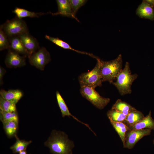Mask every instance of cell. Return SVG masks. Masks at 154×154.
Here are the masks:
<instances>
[{"label":"cell","instance_id":"obj_28","mask_svg":"<svg viewBox=\"0 0 154 154\" xmlns=\"http://www.w3.org/2000/svg\"><path fill=\"white\" fill-rule=\"evenodd\" d=\"M69 1L74 14L76 13L80 8L84 5L87 1L85 0H69Z\"/></svg>","mask_w":154,"mask_h":154},{"label":"cell","instance_id":"obj_4","mask_svg":"<svg viewBox=\"0 0 154 154\" xmlns=\"http://www.w3.org/2000/svg\"><path fill=\"white\" fill-rule=\"evenodd\" d=\"M95 67L90 71L82 73L78 77L81 87L88 86L95 88L102 86V82L100 72L101 60L98 58Z\"/></svg>","mask_w":154,"mask_h":154},{"label":"cell","instance_id":"obj_22","mask_svg":"<svg viewBox=\"0 0 154 154\" xmlns=\"http://www.w3.org/2000/svg\"><path fill=\"white\" fill-rule=\"evenodd\" d=\"M15 136L16 139V142L10 147V149L12 150L13 153L15 154L26 150L27 146L32 142L31 140L26 141L20 140L16 135Z\"/></svg>","mask_w":154,"mask_h":154},{"label":"cell","instance_id":"obj_12","mask_svg":"<svg viewBox=\"0 0 154 154\" xmlns=\"http://www.w3.org/2000/svg\"><path fill=\"white\" fill-rule=\"evenodd\" d=\"M136 14L139 17L154 20V8L143 0L136 10Z\"/></svg>","mask_w":154,"mask_h":154},{"label":"cell","instance_id":"obj_14","mask_svg":"<svg viewBox=\"0 0 154 154\" xmlns=\"http://www.w3.org/2000/svg\"><path fill=\"white\" fill-rule=\"evenodd\" d=\"M10 49L24 56L29 57V53L24 46L19 36L9 38Z\"/></svg>","mask_w":154,"mask_h":154},{"label":"cell","instance_id":"obj_19","mask_svg":"<svg viewBox=\"0 0 154 154\" xmlns=\"http://www.w3.org/2000/svg\"><path fill=\"white\" fill-rule=\"evenodd\" d=\"M13 12L16 15L17 17L20 19L26 17H38L45 14L44 13H36L18 7H16Z\"/></svg>","mask_w":154,"mask_h":154},{"label":"cell","instance_id":"obj_1","mask_svg":"<svg viewBox=\"0 0 154 154\" xmlns=\"http://www.w3.org/2000/svg\"><path fill=\"white\" fill-rule=\"evenodd\" d=\"M44 145L49 148L52 154H72L74 146L65 133L55 130L52 131Z\"/></svg>","mask_w":154,"mask_h":154},{"label":"cell","instance_id":"obj_2","mask_svg":"<svg viewBox=\"0 0 154 154\" xmlns=\"http://www.w3.org/2000/svg\"><path fill=\"white\" fill-rule=\"evenodd\" d=\"M137 77V74H131L129 63L126 62L124 68L117 76L116 81L112 83L121 95L130 94L132 92L131 86L132 84Z\"/></svg>","mask_w":154,"mask_h":154},{"label":"cell","instance_id":"obj_15","mask_svg":"<svg viewBox=\"0 0 154 154\" xmlns=\"http://www.w3.org/2000/svg\"><path fill=\"white\" fill-rule=\"evenodd\" d=\"M56 96L57 103L60 109L62 115L63 117H64L66 116H68V117L71 116L77 121L84 125L88 127L91 131L92 130V129L88 124L80 121L70 113L64 100L60 94L59 92L58 91L56 92Z\"/></svg>","mask_w":154,"mask_h":154},{"label":"cell","instance_id":"obj_13","mask_svg":"<svg viewBox=\"0 0 154 154\" xmlns=\"http://www.w3.org/2000/svg\"><path fill=\"white\" fill-rule=\"evenodd\" d=\"M129 127L130 130L149 129L154 131V120L151 117V111L140 121Z\"/></svg>","mask_w":154,"mask_h":154},{"label":"cell","instance_id":"obj_24","mask_svg":"<svg viewBox=\"0 0 154 154\" xmlns=\"http://www.w3.org/2000/svg\"><path fill=\"white\" fill-rule=\"evenodd\" d=\"M107 115L110 120L116 122H123L126 117L124 114L112 109L108 111Z\"/></svg>","mask_w":154,"mask_h":154},{"label":"cell","instance_id":"obj_16","mask_svg":"<svg viewBox=\"0 0 154 154\" xmlns=\"http://www.w3.org/2000/svg\"><path fill=\"white\" fill-rule=\"evenodd\" d=\"M0 96L16 104L23 95L22 92L18 89L11 90L7 91L2 89L0 90Z\"/></svg>","mask_w":154,"mask_h":154},{"label":"cell","instance_id":"obj_18","mask_svg":"<svg viewBox=\"0 0 154 154\" xmlns=\"http://www.w3.org/2000/svg\"><path fill=\"white\" fill-rule=\"evenodd\" d=\"M144 117L141 112L136 109L127 116L123 122L129 127L138 122Z\"/></svg>","mask_w":154,"mask_h":154},{"label":"cell","instance_id":"obj_26","mask_svg":"<svg viewBox=\"0 0 154 154\" xmlns=\"http://www.w3.org/2000/svg\"><path fill=\"white\" fill-rule=\"evenodd\" d=\"M0 120L3 122L14 121L18 123V117L17 111L9 112L0 110Z\"/></svg>","mask_w":154,"mask_h":154},{"label":"cell","instance_id":"obj_10","mask_svg":"<svg viewBox=\"0 0 154 154\" xmlns=\"http://www.w3.org/2000/svg\"><path fill=\"white\" fill-rule=\"evenodd\" d=\"M19 36L29 53L28 58L40 49L37 40L29 33L23 34Z\"/></svg>","mask_w":154,"mask_h":154},{"label":"cell","instance_id":"obj_9","mask_svg":"<svg viewBox=\"0 0 154 154\" xmlns=\"http://www.w3.org/2000/svg\"><path fill=\"white\" fill-rule=\"evenodd\" d=\"M25 57L24 56H21L17 53L9 49L5 62L6 66L9 68L21 67L26 64Z\"/></svg>","mask_w":154,"mask_h":154},{"label":"cell","instance_id":"obj_25","mask_svg":"<svg viewBox=\"0 0 154 154\" xmlns=\"http://www.w3.org/2000/svg\"><path fill=\"white\" fill-rule=\"evenodd\" d=\"M16 104L1 97H0V110L9 112L16 111Z\"/></svg>","mask_w":154,"mask_h":154},{"label":"cell","instance_id":"obj_20","mask_svg":"<svg viewBox=\"0 0 154 154\" xmlns=\"http://www.w3.org/2000/svg\"><path fill=\"white\" fill-rule=\"evenodd\" d=\"M110 121L120 137L123 145L125 141L126 133L129 129V127L123 122H116L111 120Z\"/></svg>","mask_w":154,"mask_h":154},{"label":"cell","instance_id":"obj_17","mask_svg":"<svg viewBox=\"0 0 154 154\" xmlns=\"http://www.w3.org/2000/svg\"><path fill=\"white\" fill-rule=\"evenodd\" d=\"M111 109L119 112L127 116L129 113L136 109L121 99H117L113 105Z\"/></svg>","mask_w":154,"mask_h":154},{"label":"cell","instance_id":"obj_6","mask_svg":"<svg viewBox=\"0 0 154 154\" xmlns=\"http://www.w3.org/2000/svg\"><path fill=\"white\" fill-rule=\"evenodd\" d=\"M80 93L82 96L100 109H102L110 102V99L101 96L95 88L88 86L81 87Z\"/></svg>","mask_w":154,"mask_h":154},{"label":"cell","instance_id":"obj_32","mask_svg":"<svg viewBox=\"0 0 154 154\" xmlns=\"http://www.w3.org/2000/svg\"><path fill=\"white\" fill-rule=\"evenodd\" d=\"M153 144L154 145V139L153 140Z\"/></svg>","mask_w":154,"mask_h":154},{"label":"cell","instance_id":"obj_11","mask_svg":"<svg viewBox=\"0 0 154 154\" xmlns=\"http://www.w3.org/2000/svg\"><path fill=\"white\" fill-rule=\"evenodd\" d=\"M58 11L53 15H60L74 18L78 21L72 11L70 1L68 0H57Z\"/></svg>","mask_w":154,"mask_h":154},{"label":"cell","instance_id":"obj_23","mask_svg":"<svg viewBox=\"0 0 154 154\" xmlns=\"http://www.w3.org/2000/svg\"><path fill=\"white\" fill-rule=\"evenodd\" d=\"M5 132L9 137L15 136L18 128V122L11 121L2 122Z\"/></svg>","mask_w":154,"mask_h":154},{"label":"cell","instance_id":"obj_3","mask_svg":"<svg viewBox=\"0 0 154 154\" xmlns=\"http://www.w3.org/2000/svg\"><path fill=\"white\" fill-rule=\"evenodd\" d=\"M122 60L121 54L115 59L109 61L101 60L100 72L102 82L112 83L122 69Z\"/></svg>","mask_w":154,"mask_h":154},{"label":"cell","instance_id":"obj_30","mask_svg":"<svg viewBox=\"0 0 154 154\" xmlns=\"http://www.w3.org/2000/svg\"><path fill=\"white\" fill-rule=\"evenodd\" d=\"M144 1L151 7H154V0H145Z\"/></svg>","mask_w":154,"mask_h":154},{"label":"cell","instance_id":"obj_31","mask_svg":"<svg viewBox=\"0 0 154 154\" xmlns=\"http://www.w3.org/2000/svg\"><path fill=\"white\" fill-rule=\"evenodd\" d=\"M19 154H27V152L26 150L23 151L19 153Z\"/></svg>","mask_w":154,"mask_h":154},{"label":"cell","instance_id":"obj_27","mask_svg":"<svg viewBox=\"0 0 154 154\" xmlns=\"http://www.w3.org/2000/svg\"><path fill=\"white\" fill-rule=\"evenodd\" d=\"M10 49L9 38L3 31L1 27H0V50Z\"/></svg>","mask_w":154,"mask_h":154},{"label":"cell","instance_id":"obj_21","mask_svg":"<svg viewBox=\"0 0 154 154\" xmlns=\"http://www.w3.org/2000/svg\"><path fill=\"white\" fill-rule=\"evenodd\" d=\"M45 38L47 39L64 49L70 50L77 52L88 55L90 56L92 55L91 54L85 52H81L74 49L71 47L68 43L62 40L59 39L58 38L53 37L48 35H46L45 36Z\"/></svg>","mask_w":154,"mask_h":154},{"label":"cell","instance_id":"obj_5","mask_svg":"<svg viewBox=\"0 0 154 154\" xmlns=\"http://www.w3.org/2000/svg\"><path fill=\"white\" fill-rule=\"evenodd\" d=\"M1 26L8 38L29 33L25 22L17 17L11 20H7Z\"/></svg>","mask_w":154,"mask_h":154},{"label":"cell","instance_id":"obj_7","mask_svg":"<svg viewBox=\"0 0 154 154\" xmlns=\"http://www.w3.org/2000/svg\"><path fill=\"white\" fill-rule=\"evenodd\" d=\"M30 63L39 70H43L51 60L50 54L43 47L33 53L29 58Z\"/></svg>","mask_w":154,"mask_h":154},{"label":"cell","instance_id":"obj_8","mask_svg":"<svg viewBox=\"0 0 154 154\" xmlns=\"http://www.w3.org/2000/svg\"><path fill=\"white\" fill-rule=\"evenodd\" d=\"M151 130L149 129H129L126 133L123 147L129 149H132L139 140L145 136L150 135Z\"/></svg>","mask_w":154,"mask_h":154},{"label":"cell","instance_id":"obj_29","mask_svg":"<svg viewBox=\"0 0 154 154\" xmlns=\"http://www.w3.org/2000/svg\"><path fill=\"white\" fill-rule=\"evenodd\" d=\"M6 72V70L1 66L0 67V84L1 85L3 83V79Z\"/></svg>","mask_w":154,"mask_h":154}]
</instances>
